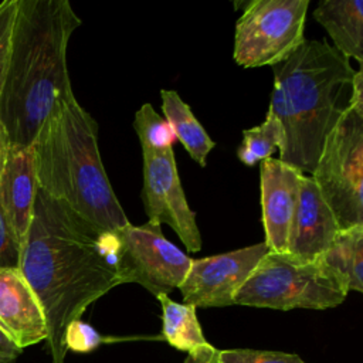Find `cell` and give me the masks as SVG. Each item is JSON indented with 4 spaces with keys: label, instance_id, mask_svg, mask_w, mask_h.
Here are the masks:
<instances>
[{
    "label": "cell",
    "instance_id": "1",
    "mask_svg": "<svg viewBox=\"0 0 363 363\" xmlns=\"http://www.w3.org/2000/svg\"><path fill=\"white\" fill-rule=\"evenodd\" d=\"M116 237L37 190L33 221L21 248L20 271L34 291L47 323L52 363H64L68 325L121 285Z\"/></svg>",
    "mask_w": 363,
    "mask_h": 363
},
{
    "label": "cell",
    "instance_id": "2",
    "mask_svg": "<svg viewBox=\"0 0 363 363\" xmlns=\"http://www.w3.org/2000/svg\"><path fill=\"white\" fill-rule=\"evenodd\" d=\"M82 20L68 0H18L0 121L11 145L31 146L72 86L67 50Z\"/></svg>",
    "mask_w": 363,
    "mask_h": 363
},
{
    "label": "cell",
    "instance_id": "3",
    "mask_svg": "<svg viewBox=\"0 0 363 363\" xmlns=\"http://www.w3.org/2000/svg\"><path fill=\"white\" fill-rule=\"evenodd\" d=\"M354 69L326 40H303L274 67L269 112L284 130L279 160L313 172L325 138L349 108Z\"/></svg>",
    "mask_w": 363,
    "mask_h": 363
},
{
    "label": "cell",
    "instance_id": "4",
    "mask_svg": "<svg viewBox=\"0 0 363 363\" xmlns=\"http://www.w3.org/2000/svg\"><path fill=\"white\" fill-rule=\"evenodd\" d=\"M31 147L38 189L99 230L129 223L99 155L98 123L74 94L47 118Z\"/></svg>",
    "mask_w": 363,
    "mask_h": 363
},
{
    "label": "cell",
    "instance_id": "5",
    "mask_svg": "<svg viewBox=\"0 0 363 363\" xmlns=\"http://www.w3.org/2000/svg\"><path fill=\"white\" fill-rule=\"evenodd\" d=\"M349 294L343 279L322 259L268 251L234 295V305L291 309H329Z\"/></svg>",
    "mask_w": 363,
    "mask_h": 363
},
{
    "label": "cell",
    "instance_id": "6",
    "mask_svg": "<svg viewBox=\"0 0 363 363\" xmlns=\"http://www.w3.org/2000/svg\"><path fill=\"white\" fill-rule=\"evenodd\" d=\"M340 228L363 224V113L347 108L311 174Z\"/></svg>",
    "mask_w": 363,
    "mask_h": 363
},
{
    "label": "cell",
    "instance_id": "7",
    "mask_svg": "<svg viewBox=\"0 0 363 363\" xmlns=\"http://www.w3.org/2000/svg\"><path fill=\"white\" fill-rule=\"evenodd\" d=\"M309 0H252L235 23L234 61L244 68L278 65L305 40Z\"/></svg>",
    "mask_w": 363,
    "mask_h": 363
},
{
    "label": "cell",
    "instance_id": "8",
    "mask_svg": "<svg viewBox=\"0 0 363 363\" xmlns=\"http://www.w3.org/2000/svg\"><path fill=\"white\" fill-rule=\"evenodd\" d=\"M113 233L121 284H139L155 296L179 288L191 258L163 235L160 225L128 223Z\"/></svg>",
    "mask_w": 363,
    "mask_h": 363
},
{
    "label": "cell",
    "instance_id": "9",
    "mask_svg": "<svg viewBox=\"0 0 363 363\" xmlns=\"http://www.w3.org/2000/svg\"><path fill=\"white\" fill-rule=\"evenodd\" d=\"M142 200L147 223L153 225H170L187 251H200L201 235L196 223V213L187 204L173 147L163 150L142 147Z\"/></svg>",
    "mask_w": 363,
    "mask_h": 363
},
{
    "label": "cell",
    "instance_id": "10",
    "mask_svg": "<svg viewBox=\"0 0 363 363\" xmlns=\"http://www.w3.org/2000/svg\"><path fill=\"white\" fill-rule=\"evenodd\" d=\"M265 242L228 252L191 259L179 285L183 303L194 308H223L234 305V295L268 252Z\"/></svg>",
    "mask_w": 363,
    "mask_h": 363
},
{
    "label": "cell",
    "instance_id": "11",
    "mask_svg": "<svg viewBox=\"0 0 363 363\" xmlns=\"http://www.w3.org/2000/svg\"><path fill=\"white\" fill-rule=\"evenodd\" d=\"M302 172L268 157L259 167V191L265 245L269 251L288 252L289 235L299 200Z\"/></svg>",
    "mask_w": 363,
    "mask_h": 363
},
{
    "label": "cell",
    "instance_id": "12",
    "mask_svg": "<svg viewBox=\"0 0 363 363\" xmlns=\"http://www.w3.org/2000/svg\"><path fill=\"white\" fill-rule=\"evenodd\" d=\"M0 332L21 350L48 335L43 308L18 268L0 269Z\"/></svg>",
    "mask_w": 363,
    "mask_h": 363
},
{
    "label": "cell",
    "instance_id": "13",
    "mask_svg": "<svg viewBox=\"0 0 363 363\" xmlns=\"http://www.w3.org/2000/svg\"><path fill=\"white\" fill-rule=\"evenodd\" d=\"M37 190L33 147L10 143L0 176V211L20 248L33 221Z\"/></svg>",
    "mask_w": 363,
    "mask_h": 363
},
{
    "label": "cell",
    "instance_id": "14",
    "mask_svg": "<svg viewBox=\"0 0 363 363\" xmlns=\"http://www.w3.org/2000/svg\"><path fill=\"white\" fill-rule=\"evenodd\" d=\"M339 230L337 220L313 179L302 174L288 252L308 259L318 258L328 250Z\"/></svg>",
    "mask_w": 363,
    "mask_h": 363
},
{
    "label": "cell",
    "instance_id": "15",
    "mask_svg": "<svg viewBox=\"0 0 363 363\" xmlns=\"http://www.w3.org/2000/svg\"><path fill=\"white\" fill-rule=\"evenodd\" d=\"M315 20L328 31L333 48L346 58L363 61V1L323 0L313 11Z\"/></svg>",
    "mask_w": 363,
    "mask_h": 363
},
{
    "label": "cell",
    "instance_id": "16",
    "mask_svg": "<svg viewBox=\"0 0 363 363\" xmlns=\"http://www.w3.org/2000/svg\"><path fill=\"white\" fill-rule=\"evenodd\" d=\"M160 96L164 119L172 126L176 139L182 142L196 163L206 167L207 156L216 146V142L208 136L203 125L191 112L190 106L176 91L162 89Z\"/></svg>",
    "mask_w": 363,
    "mask_h": 363
},
{
    "label": "cell",
    "instance_id": "17",
    "mask_svg": "<svg viewBox=\"0 0 363 363\" xmlns=\"http://www.w3.org/2000/svg\"><path fill=\"white\" fill-rule=\"evenodd\" d=\"M320 257L343 279L349 292H363V224L340 228Z\"/></svg>",
    "mask_w": 363,
    "mask_h": 363
},
{
    "label": "cell",
    "instance_id": "18",
    "mask_svg": "<svg viewBox=\"0 0 363 363\" xmlns=\"http://www.w3.org/2000/svg\"><path fill=\"white\" fill-rule=\"evenodd\" d=\"M156 299L162 306V335L164 340L177 350L190 352L208 345L194 306L179 303L169 295H157Z\"/></svg>",
    "mask_w": 363,
    "mask_h": 363
},
{
    "label": "cell",
    "instance_id": "19",
    "mask_svg": "<svg viewBox=\"0 0 363 363\" xmlns=\"http://www.w3.org/2000/svg\"><path fill=\"white\" fill-rule=\"evenodd\" d=\"M284 143V130L272 112H267L262 123L242 130V142L237 149L240 162L245 166H254L279 150Z\"/></svg>",
    "mask_w": 363,
    "mask_h": 363
},
{
    "label": "cell",
    "instance_id": "20",
    "mask_svg": "<svg viewBox=\"0 0 363 363\" xmlns=\"http://www.w3.org/2000/svg\"><path fill=\"white\" fill-rule=\"evenodd\" d=\"M133 128L139 136L140 146L152 150L172 147L176 135L164 118L150 104H143L135 113Z\"/></svg>",
    "mask_w": 363,
    "mask_h": 363
},
{
    "label": "cell",
    "instance_id": "21",
    "mask_svg": "<svg viewBox=\"0 0 363 363\" xmlns=\"http://www.w3.org/2000/svg\"><path fill=\"white\" fill-rule=\"evenodd\" d=\"M216 363H306L294 353L254 350V349H230L217 350Z\"/></svg>",
    "mask_w": 363,
    "mask_h": 363
},
{
    "label": "cell",
    "instance_id": "22",
    "mask_svg": "<svg viewBox=\"0 0 363 363\" xmlns=\"http://www.w3.org/2000/svg\"><path fill=\"white\" fill-rule=\"evenodd\" d=\"M17 6H18V0L0 1V101H1V94H3V88L6 84L7 71H9L11 37H13V27H14Z\"/></svg>",
    "mask_w": 363,
    "mask_h": 363
},
{
    "label": "cell",
    "instance_id": "23",
    "mask_svg": "<svg viewBox=\"0 0 363 363\" xmlns=\"http://www.w3.org/2000/svg\"><path fill=\"white\" fill-rule=\"evenodd\" d=\"M104 342V336L98 333L89 323L77 319L71 322L65 330L64 345L67 350L88 353L95 350Z\"/></svg>",
    "mask_w": 363,
    "mask_h": 363
},
{
    "label": "cell",
    "instance_id": "24",
    "mask_svg": "<svg viewBox=\"0 0 363 363\" xmlns=\"http://www.w3.org/2000/svg\"><path fill=\"white\" fill-rule=\"evenodd\" d=\"M21 248L0 211V269L20 268Z\"/></svg>",
    "mask_w": 363,
    "mask_h": 363
},
{
    "label": "cell",
    "instance_id": "25",
    "mask_svg": "<svg viewBox=\"0 0 363 363\" xmlns=\"http://www.w3.org/2000/svg\"><path fill=\"white\" fill-rule=\"evenodd\" d=\"M349 108L363 113V69L362 68L354 71V75L352 79Z\"/></svg>",
    "mask_w": 363,
    "mask_h": 363
},
{
    "label": "cell",
    "instance_id": "26",
    "mask_svg": "<svg viewBox=\"0 0 363 363\" xmlns=\"http://www.w3.org/2000/svg\"><path fill=\"white\" fill-rule=\"evenodd\" d=\"M216 356L217 349L211 343H208L206 346L187 352V357L183 363H216Z\"/></svg>",
    "mask_w": 363,
    "mask_h": 363
},
{
    "label": "cell",
    "instance_id": "27",
    "mask_svg": "<svg viewBox=\"0 0 363 363\" xmlns=\"http://www.w3.org/2000/svg\"><path fill=\"white\" fill-rule=\"evenodd\" d=\"M21 349L13 345L1 332H0V363H17Z\"/></svg>",
    "mask_w": 363,
    "mask_h": 363
},
{
    "label": "cell",
    "instance_id": "28",
    "mask_svg": "<svg viewBox=\"0 0 363 363\" xmlns=\"http://www.w3.org/2000/svg\"><path fill=\"white\" fill-rule=\"evenodd\" d=\"M9 147H10V140H9L7 132H6V129H4V126L0 121V176H1V172H3V167H4V163H6Z\"/></svg>",
    "mask_w": 363,
    "mask_h": 363
}]
</instances>
